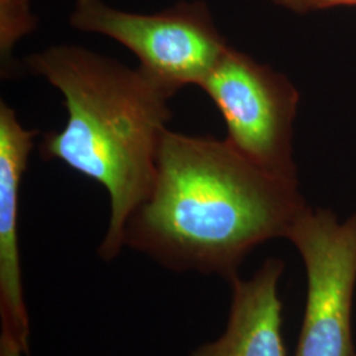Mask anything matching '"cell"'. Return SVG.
<instances>
[{
  "label": "cell",
  "mask_w": 356,
  "mask_h": 356,
  "mask_svg": "<svg viewBox=\"0 0 356 356\" xmlns=\"http://www.w3.org/2000/svg\"><path fill=\"white\" fill-rule=\"evenodd\" d=\"M69 24L113 38L139 61V69L172 97L201 86L229 44L204 0H179L159 13H129L104 0H76Z\"/></svg>",
  "instance_id": "cell-3"
},
{
  "label": "cell",
  "mask_w": 356,
  "mask_h": 356,
  "mask_svg": "<svg viewBox=\"0 0 356 356\" xmlns=\"http://www.w3.org/2000/svg\"><path fill=\"white\" fill-rule=\"evenodd\" d=\"M200 88L235 151L269 175L300 182L293 148L300 92L288 76L229 45Z\"/></svg>",
  "instance_id": "cell-4"
},
{
  "label": "cell",
  "mask_w": 356,
  "mask_h": 356,
  "mask_svg": "<svg viewBox=\"0 0 356 356\" xmlns=\"http://www.w3.org/2000/svg\"><path fill=\"white\" fill-rule=\"evenodd\" d=\"M0 356H26V354L10 341L0 338Z\"/></svg>",
  "instance_id": "cell-10"
},
{
  "label": "cell",
  "mask_w": 356,
  "mask_h": 356,
  "mask_svg": "<svg viewBox=\"0 0 356 356\" xmlns=\"http://www.w3.org/2000/svg\"><path fill=\"white\" fill-rule=\"evenodd\" d=\"M24 65L63 94L67 114L64 127L44 134L41 157L108 193L110 220L98 254L111 261L126 247L129 216L152 189L173 97L139 67L79 45H53Z\"/></svg>",
  "instance_id": "cell-2"
},
{
  "label": "cell",
  "mask_w": 356,
  "mask_h": 356,
  "mask_svg": "<svg viewBox=\"0 0 356 356\" xmlns=\"http://www.w3.org/2000/svg\"><path fill=\"white\" fill-rule=\"evenodd\" d=\"M282 8L297 13H313L335 7L356 6V0H268Z\"/></svg>",
  "instance_id": "cell-9"
},
{
  "label": "cell",
  "mask_w": 356,
  "mask_h": 356,
  "mask_svg": "<svg viewBox=\"0 0 356 356\" xmlns=\"http://www.w3.org/2000/svg\"><path fill=\"white\" fill-rule=\"evenodd\" d=\"M38 28L31 0H0V61L1 78L13 74V51L16 44Z\"/></svg>",
  "instance_id": "cell-8"
},
{
  "label": "cell",
  "mask_w": 356,
  "mask_h": 356,
  "mask_svg": "<svg viewBox=\"0 0 356 356\" xmlns=\"http://www.w3.org/2000/svg\"><path fill=\"white\" fill-rule=\"evenodd\" d=\"M38 134L24 127L13 107L0 101V338L26 356L29 318L19 251V206L22 181Z\"/></svg>",
  "instance_id": "cell-6"
},
{
  "label": "cell",
  "mask_w": 356,
  "mask_h": 356,
  "mask_svg": "<svg viewBox=\"0 0 356 356\" xmlns=\"http://www.w3.org/2000/svg\"><path fill=\"white\" fill-rule=\"evenodd\" d=\"M286 239L301 256L307 285L294 356H356V213L339 219L329 209L307 206Z\"/></svg>",
  "instance_id": "cell-5"
},
{
  "label": "cell",
  "mask_w": 356,
  "mask_h": 356,
  "mask_svg": "<svg viewBox=\"0 0 356 356\" xmlns=\"http://www.w3.org/2000/svg\"><path fill=\"white\" fill-rule=\"evenodd\" d=\"M284 272L285 263L269 257L251 279L232 277L226 330L191 356H286L279 291Z\"/></svg>",
  "instance_id": "cell-7"
},
{
  "label": "cell",
  "mask_w": 356,
  "mask_h": 356,
  "mask_svg": "<svg viewBox=\"0 0 356 356\" xmlns=\"http://www.w3.org/2000/svg\"><path fill=\"white\" fill-rule=\"evenodd\" d=\"M309 204L300 182L269 175L226 139L169 128L124 244L173 272L238 276L256 247L286 239Z\"/></svg>",
  "instance_id": "cell-1"
}]
</instances>
